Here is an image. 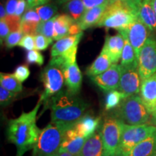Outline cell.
Segmentation results:
<instances>
[{
	"label": "cell",
	"mask_w": 156,
	"mask_h": 156,
	"mask_svg": "<svg viewBox=\"0 0 156 156\" xmlns=\"http://www.w3.org/2000/svg\"><path fill=\"white\" fill-rule=\"evenodd\" d=\"M41 104L39 101L30 112H23L17 118L9 121L7 128V139L16 147V156H23L25 153L34 149L38 141L41 129L37 126L36 119Z\"/></svg>",
	"instance_id": "6da1fadb"
},
{
	"label": "cell",
	"mask_w": 156,
	"mask_h": 156,
	"mask_svg": "<svg viewBox=\"0 0 156 156\" xmlns=\"http://www.w3.org/2000/svg\"><path fill=\"white\" fill-rule=\"evenodd\" d=\"M51 109V122L73 125L84 116L89 104L69 91H60L46 106Z\"/></svg>",
	"instance_id": "7a4b0ae2"
},
{
	"label": "cell",
	"mask_w": 156,
	"mask_h": 156,
	"mask_svg": "<svg viewBox=\"0 0 156 156\" xmlns=\"http://www.w3.org/2000/svg\"><path fill=\"white\" fill-rule=\"evenodd\" d=\"M140 6L128 2H110L95 27L113 28L119 31L124 30L138 19Z\"/></svg>",
	"instance_id": "3957f363"
},
{
	"label": "cell",
	"mask_w": 156,
	"mask_h": 156,
	"mask_svg": "<svg viewBox=\"0 0 156 156\" xmlns=\"http://www.w3.org/2000/svg\"><path fill=\"white\" fill-rule=\"evenodd\" d=\"M73 125L51 122L41 130L38 141L33 149V156L55 155L61 148L66 132Z\"/></svg>",
	"instance_id": "277c9868"
},
{
	"label": "cell",
	"mask_w": 156,
	"mask_h": 156,
	"mask_svg": "<svg viewBox=\"0 0 156 156\" xmlns=\"http://www.w3.org/2000/svg\"><path fill=\"white\" fill-rule=\"evenodd\" d=\"M111 114L128 125L145 124L151 119L139 94L126 97Z\"/></svg>",
	"instance_id": "5b68a950"
},
{
	"label": "cell",
	"mask_w": 156,
	"mask_h": 156,
	"mask_svg": "<svg viewBox=\"0 0 156 156\" xmlns=\"http://www.w3.org/2000/svg\"><path fill=\"white\" fill-rule=\"evenodd\" d=\"M156 133V126L152 124L128 125L124 124L122 138L114 156H128L134 147Z\"/></svg>",
	"instance_id": "8992f818"
},
{
	"label": "cell",
	"mask_w": 156,
	"mask_h": 156,
	"mask_svg": "<svg viewBox=\"0 0 156 156\" xmlns=\"http://www.w3.org/2000/svg\"><path fill=\"white\" fill-rule=\"evenodd\" d=\"M41 78L44 90L39 101L46 106L50 99L59 93L63 87L64 84L63 69L49 62L43 70Z\"/></svg>",
	"instance_id": "52a82bcc"
},
{
	"label": "cell",
	"mask_w": 156,
	"mask_h": 156,
	"mask_svg": "<svg viewBox=\"0 0 156 156\" xmlns=\"http://www.w3.org/2000/svg\"><path fill=\"white\" fill-rule=\"evenodd\" d=\"M124 123L112 114L105 117L101 125L105 153L106 156H114L122 138Z\"/></svg>",
	"instance_id": "ba28073f"
},
{
	"label": "cell",
	"mask_w": 156,
	"mask_h": 156,
	"mask_svg": "<svg viewBox=\"0 0 156 156\" xmlns=\"http://www.w3.org/2000/svg\"><path fill=\"white\" fill-rule=\"evenodd\" d=\"M138 73L141 82L156 73V39L149 36L140 50Z\"/></svg>",
	"instance_id": "9c48e42d"
},
{
	"label": "cell",
	"mask_w": 156,
	"mask_h": 156,
	"mask_svg": "<svg viewBox=\"0 0 156 156\" xmlns=\"http://www.w3.org/2000/svg\"><path fill=\"white\" fill-rule=\"evenodd\" d=\"M141 80L138 73V67H122L121 66V78L118 90L126 96L139 94L141 86Z\"/></svg>",
	"instance_id": "30bf717a"
},
{
	"label": "cell",
	"mask_w": 156,
	"mask_h": 156,
	"mask_svg": "<svg viewBox=\"0 0 156 156\" xmlns=\"http://www.w3.org/2000/svg\"><path fill=\"white\" fill-rule=\"evenodd\" d=\"M149 30L139 19L128 27L127 28L119 31V33L126 36L129 41L134 49L136 55L139 58L140 50L149 36Z\"/></svg>",
	"instance_id": "8fae6325"
},
{
	"label": "cell",
	"mask_w": 156,
	"mask_h": 156,
	"mask_svg": "<svg viewBox=\"0 0 156 156\" xmlns=\"http://www.w3.org/2000/svg\"><path fill=\"white\" fill-rule=\"evenodd\" d=\"M101 118L85 115L66 132L68 136H80L88 139L100 127Z\"/></svg>",
	"instance_id": "7c38bea8"
},
{
	"label": "cell",
	"mask_w": 156,
	"mask_h": 156,
	"mask_svg": "<svg viewBox=\"0 0 156 156\" xmlns=\"http://www.w3.org/2000/svg\"><path fill=\"white\" fill-rule=\"evenodd\" d=\"M90 78L97 86L106 92L117 90L121 78V65L117 64H112L106 72Z\"/></svg>",
	"instance_id": "4fadbf2b"
},
{
	"label": "cell",
	"mask_w": 156,
	"mask_h": 156,
	"mask_svg": "<svg viewBox=\"0 0 156 156\" xmlns=\"http://www.w3.org/2000/svg\"><path fill=\"white\" fill-rule=\"evenodd\" d=\"M82 31L79 24L69 15H58L54 22V40L58 41L64 37L77 35Z\"/></svg>",
	"instance_id": "5bb4252c"
},
{
	"label": "cell",
	"mask_w": 156,
	"mask_h": 156,
	"mask_svg": "<svg viewBox=\"0 0 156 156\" xmlns=\"http://www.w3.org/2000/svg\"><path fill=\"white\" fill-rule=\"evenodd\" d=\"M139 95L147 112L153 114L156 110V73L142 82Z\"/></svg>",
	"instance_id": "9a60e30c"
},
{
	"label": "cell",
	"mask_w": 156,
	"mask_h": 156,
	"mask_svg": "<svg viewBox=\"0 0 156 156\" xmlns=\"http://www.w3.org/2000/svg\"><path fill=\"white\" fill-rule=\"evenodd\" d=\"M63 73L67 90L74 95H78L82 87L83 75L77 62L66 66L63 69Z\"/></svg>",
	"instance_id": "2e32d148"
},
{
	"label": "cell",
	"mask_w": 156,
	"mask_h": 156,
	"mask_svg": "<svg viewBox=\"0 0 156 156\" xmlns=\"http://www.w3.org/2000/svg\"><path fill=\"white\" fill-rule=\"evenodd\" d=\"M125 40L119 33L115 36H107L102 49L110 56L113 64H117L121 60Z\"/></svg>",
	"instance_id": "e0dca14e"
},
{
	"label": "cell",
	"mask_w": 156,
	"mask_h": 156,
	"mask_svg": "<svg viewBox=\"0 0 156 156\" xmlns=\"http://www.w3.org/2000/svg\"><path fill=\"white\" fill-rule=\"evenodd\" d=\"M80 156H106L101 136V126L92 136L87 139Z\"/></svg>",
	"instance_id": "ac0fdd59"
},
{
	"label": "cell",
	"mask_w": 156,
	"mask_h": 156,
	"mask_svg": "<svg viewBox=\"0 0 156 156\" xmlns=\"http://www.w3.org/2000/svg\"><path fill=\"white\" fill-rule=\"evenodd\" d=\"M83 31L77 35L64 37L56 41L51 50V57L62 55L74 48L78 47V44L83 38Z\"/></svg>",
	"instance_id": "d6986e66"
},
{
	"label": "cell",
	"mask_w": 156,
	"mask_h": 156,
	"mask_svg": "<svg viewBox=\"0 0 156 156\" xmlns=\"http://www.w3.org/2000/svg\"><path fill=\"white\" fill-rule=\"evenodd\" d=\"M138 19L151 32H156V14L151 0H142L138 10Z\"/></svg>",
	"instance_id": "ffe728a7"
},
{
	"label": "cell",
	"mask_w": 156,
	"mask_h": 156,
	"mask_svg": "<svg viewBox=\"0 0 156 156\" xmlns=\"http://www.w3.org/2000/svg\"><path fill=\"white\" fill-rule=\"evenodd\" d=\"M107 6L108 5L100 6L85 11L80 20L77 22L81 30H85L87 28L96 26L104 14Z\"/></svg>",
	"instance_id": "44dd1931"
},
{
	"label": "cell",
	"mask_w": 156,
	"mask_h": 156,
	"mask_svg": "<svg viewBox=\"0 0 156 156\" xmlns=\"http://www.w3.org/2000/svg\"><path fill=\"white\" fill-rule=\"evenodd\" d=\"M112 64H114L112 63L110 56L105 51L102 49L95 61L87 69L86 75L90 77L99 75L108 70Z\"/></svg>",
	"instance_id": "7402d4cb"
},
{
	"label": "cell",
	"mask_w": 156,
	"mask_h": 156,
	"mask_svg": "<svg viewBox=\"0 0 156 156\" xmlns=\"http://www.w3.org/2000/svg\"><path fill=\"white\" fill-rule=\"evenodd\" d=\"M41 22L40 17L35 9H27L20 19V29L24 35H36V29Z\"/></svg>",
	"instance_id": "603a6c76"
},
{
	"label": "cell",
	"mask_w": 156,
	"mask_h": 156,
	"mask_svg": "<svg viewBox=\"0 0 156 156\" xmlns=\"http://www.w3.org/2000/svg\"><path fill=\"white\" fill-rule=\"evenodd\" d=\"M156 153V133L133 147L128 156H153Z\"/></svg>",
	"instance_id": "cb8c5ba5"
},
{
	"label": "cell",
	"mask_w": 156,
	"mask_h": 156,
	"mask_svg": "<svg viewBox=\"0 0 156 156\" xmlns=\"http://www.w3.org/2000/svg\"><path fill=\"white\" fill-rule=\"evenodd\" d=\"M86 140L87 138L80 136H68L65 134L60 150L69 152L73 155H80Z\"/></svg>",
	"instance_id": "d4e9b609"
},
{
	"label": "cell",
	"mask_w": 156,
	"mask_h": 156,
	"mask_svg": "<svg viewBox=\"0 0 156 156\" xmlns=\"http://www.w3.org/2000/svg\"><path fill=\"white\" fill-rule=\"evenodd\" d=\"M61 5L63 10L77 23L86 11L83 0H69Z\"/></svg>",
	"instance_id": "484cf974"
},
{
	"label": "cell",
	"mask_w": 156,
	"mask_h": 156,
	"mask_svg": "<svg viewBox=\"0 0 156 156\" xmlns=\"http://www.w3.org/2000/svg\"><path fill=\"white\" fill-rule=\"evenodd\" d=\"M122 36L124 38V40H125V44H124V47L122 51V57H121L120 65L124 67H138V58L136 55L134 49L129 41L126 36H124V35H122Z\"/></svg>",
	"instance_id": "4316f807"
},
{
	"label": "cell",
	"mask_w": 156,
	"mask_h": 156,
	"mask_svg": "<svg viewBox=\"0 0 156 156\" xmlns=\"http://www.w3.org/2000/svg\"><path fill=\"white\" fill-rule=\"evenodd\" d=\"M0 84L2 87L12 93H19L23 90L22 83H20L12 74L1 73Z\"/></svg>",
	"instance_id": "83f0119b"
},
{
	"label": "cell",
	"mask_w": 156,
	"mask_h": 156,
	"mask_svg": "<svg viewBox=\"0 0 156 156\" xmlns=\"http://www.w3.org/2000/svg\"><path fill=\"white\" fill-rule=\"evenodd\" d=\"M127 97L118 90H113L107 93L105 100V109L106 111L114 110L122 102V100Z\"/></svg>",
	"instance_id": "f1b7e54d"
},
{
	"label": "cell",
	"mask_w": 156,
	"mask_h": 156,
	"mask_svg": "<svg viewBox=\"0 0 156 156\" xmlns=\"http://www.w3.org/2000/svg\"><path fill=\"white\" fill-rule=\"evenodd\" d=\"M34 9L43 22L49 20L57 15H56L58 12L57 7L52 4H46L40 7H37Z\"/></svg>",
	"instance_id": "f546056e"
},
{
	"label": "cell",
	"mask_w": 156,
	"mask_h": 156,
	"mask_svg": "<svg viewBox=\"0 0 156 156\" xmlns=\"http://www.w3.org/2000/svg\"><path fill=\"white\" fill-rule=\"evenodd\" d=\"M57 15H56L55 17H54L49 20L44 21V22L41 21L39 23L36 29V34H41L48 38L54 39V22H55Z\"/></svg>",
	"instance_id": "4dcf8cb0"
},
{
	"label": "cell",
	"mask_w": 156,
	"mask_h": 156,
	"mask_svg": "<svg viewBox=\"0 0 156 156\" xmlns=\"http://www.w3.org/2000/svg\"><path fill=\"white\" fill-rule=\"evenodd\" d=\"M23 36H24V34L21 30V29L11 32L5 41L7 48H12L15 46H18L19 43L20 42Z\"/></svg>",
	"instance_id": "1f68e13d"
},
{
	"label": "cell",
	"mask_w": 156,
	"mask_h": 156,
	"mask_svg": "<svg viewBox=\"0 0 156 156\" xmlns=\"http://www.w3.org/2000/svg\"><path fill=\"white\" fill-rule=\"evenodd\" d=\"M26 62L29 64H37L38 66H42L44 62V57L38 50L28 51L26 54Z\"/></svg>",
	"instance_id": "d6a6232c"
},
{
	"label": "cell",
	"mask_w": 156,
	"mask_h": 156,
	"mask_svg": "<svg viewBox=\"0 0 156 156\" xmlns=\"http://www.w3.org/2000/svg\"><path fill=\"white\" fill-rule=\"evenodd\" d=\"M17 93H15L5 89V87H0V103L3 107L9 106L15 100Z\"/></svg>",
	"instance_id": "836d02e7"
},
{
	"label": "cell",
	"mask_w": 156,
	"mask_h": 156,
	"mask_svg": "<svg viewBox=\"0 0 156 156\" xmlns=\"http://www.w3.org/2000/svg\"><path fill=\"white\" fill-rule=\"evenodd\" d=\"M54 39L48 38L47 37L43 36L41 34L35 35V44H36V49L44 51L51 44H52Z\"/></svg>",
	"instance_id": "e575fe53"
},
{
	"label": "cell",
	"mask_w": 156,
	"mask_h": 156,
	"mask_svg": "<svg viewBox=\"0 0 156 156\" xmlns=\"http://www.w3.org/2000/svg\"><path fill=\"white\" fill-rule=\"evenodd\" d=\"M30 72L28 65L22 64V65H19L18 67L15 68L13 75H15V77H16L20 83H23V82L28 79L29 76H30Z\"/></svg>",
	"instance_id": "d590c367"
},
{
	"label": "cell",
	"mask_w": 156,
	"mask_h": 156,
	"mask_svg": "<svg viewBox=\"0 0 156 156\" xmlns=\"http://www.w3.org/2000/svg\"><path fill=\"white\" fill-rule=\"evenodd\" d=\"M19 46L24 48L28 51L36 49V44H35V36L34 35L26 34L24 35L20 42L18 44Z\"/></svg>",
	"instance_id": "8d00e7d4"
},
{
	"label": "cell",
	"mask_w": 156,
	"mask_h": 156,
	"mask_svg": "<svg viewBox=\"0 0 156 156\" xmlns=\"http://www.w3.org/2000/svg\"><path fill=\"white\" fill-rule=\"evenodd\" d=\"M85 9L88 10L94 7H100L103 5H108L110 0H83Z\"/></svg>",
	"instance_id": "74e56055"
},
{
	"label": "cell",
	"mask_w": 156,
	"mask_h": 156,
	"mask_svg": "<svg viewBox=\"0 0 156 156\" xmlns=\"http://www.w3.org/2000/svg\"><path fill=\"white\" fill-rule=\"evenodd\" d=\"M11 33L10 28H9L8 23L5 20H0V41L1 44H2L3 41H5L6 38Z\"/></svg>",
	"instance_id": "f35d334b"
},
{
	"label": "cell",
	"mask_w": 156,
	"mask_h": 156,
	"mask_svg": "<svg viewBox=\"0 0 156 156\" xmlns=\"http://www.w3.org/2000/svg\"><path fill=\"white\" fill-rule=\"evenodd\" d=\"M28 9V5H27L26 0H18L17 5L15 10V16L17 18L20 20L23 14L25 12V10Z\"/></svg>",
	"instance_id": "ab89813d"
},
{
	"label": "cell",
	"mask_w": 156,
	"mask_h": 156,
	"mask_svg": "<svg viewBox=\"0 0 156 156\" xmlns=\"http://www.w3.org/2000/svg\"><path fill=\"white\" fill-rule=\"evenodd\" d=\"M50 0H26L28 9H34L37 7L46 5Z\"/></svg>",
	"instance_id": "60d3db41"
},
{
	"label": "cell",
	"mask_w": 156,
	"mask_h": 156,
	"mask_svg": "<svg viewBox=\"0 0 156 156\" xmlns=\"http://www.w3.org/2000/svg\"><path fill=\"white\" fill-rule=\"evenodd\" d=\"M7 17V11H6L5 6H4L2 4H1L0 6V20H5Z\"/></svg>",
	"instance_id": "b9f144b4"
},
{
	"label": "cell",
	"mask_w": 156,
	"mask_h": 156,
	"mask_svg": "<svg viewBox=\"0 0 156 156\" xmlns=\"http://www.w3.org/2000/svg\"><path fill=\"white\" fill-rule=\"evenodd\" d=\"M54 156H80V155H73V154L70 153L69 152L62 151V150H59V151H58Z\"/></svg>",
	"instance_id": "7bdbcfd3"
},
{
	"label": "cell",
	"mask_w": 156,
	"mask_h": 156,
	"mask_svg": "<svg viewBox=\"0 0 156 156\" xmlns=\"http://www.w3.org/2000/svg\"><path fill=\"white\" fill-rule=\"evenodd\" d=\"M116 1L129 2H132V3H135V4H138V5H140V4L142 3V0H110V2H116Z\"/></svg>",
	"instance_id": "ee69618b"
},
{
	"label": "cell",
	"mask_w": 156,
	"mask_h": 156,
	"mask_svg": "<svg viewBox=\"0 0 156 156\" xmlns=\"http://www.w3.org/2000/svg\"><path fill=\"white\" fill-rule=\"evenodd\" d=\"M150 124H152V125L156 126V110L155 112L151 115V121H150Z\"/></svg>",
	"instance_id": "f6af8a7d"
},
{
	"label": "cell",
	"mask_w": 156,
	"mask_h": 156,
	"mask_svg": "<svg viewBox=\"0 0 156 156\" xmlns=\"http://www.w3.org/2000/svg\"><path fill=\"white\" fill-rule=\"evenodd\" d=\"M151 1H152V5H153V7L156 14V0H151Z\"/></svg>",
	"instance_id": "bcb514c9"
},
{
	"label": "cell",
	"mask_w": 156,
	"mask_h": 156,
	"mask_svg": "<svg viewBox=\"0 0 156 156\" xmlns=\"http://www.w3.org/2000/svg\"><path fill=\"white\" fill-rule=\"evenodd\" d=\"M67 1H69V0H56V2H57L60 5H62V4L66 2H67Z\"/></svg>",
	"instance_id": "7dc6e473"
},
{
	"label": "cell",
	"mask_w": 156,
	"mask_h": 156,
	"mask_svg": "<svg viewBox=\"0 0 156 156\" xmlns=\"http://www.w3.org/2000/svg\"><path fill=\"white\" fill-rule=\"evenodd\" d=\"M153 156H156V153H155V155H154Z\"/></svg>",
	"instance_id": "c3c4849f"
}]
</instances>
